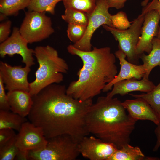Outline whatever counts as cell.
Returning a JSON list of instances; mask_svg holds the SVG:
<instances>
[{"mask_svg":"<svg viewBox=\"0 0 160 160\" xmlns=\"http://www.w3.org/2000/svg\"><path fill=\"white\" fill-rule=\"evenodd\" d=\"M65 85L53 84L32 96L29 121L42 130L47 139L63 134L79 142L89 134L86 117L92 99L83 101L66 93Z\"/></svg>","mask_w":160,"mask_h":160,"instance_id":"cell-1","label":"cell"},{"mask_svg":"<svg viewBox=\"0 0 160 160\" xmlns=\"http://www.w3.org/2000/svg\"><path fill=\"white\" fill-rule=\"evenodd\" d=\"M70 54L79 57L83 63L77 72L78 79L71 82L67 93L75 99L85 101L98 95L117 75L116 57L109 47H93L85 51L70 44L67 48Z\"/></svg>","mask_w":160,"mask_h":160,"instance_id":"cell-2","label":"cell"},{"mask_svg":"<svg viewBox=\"0 0 160 160\" xmlns=\"http://www.w3.org/2000/svg\"><path fill=\"white\" fill-rule=\"evenodd\" d=\"M117 98L99 97L90 107L86 123L90 133L118 149L129 144L136 121L127 113Z\"/></svg>","mask_w":160,"mask_h":160,"instance_id":"cell-3","label":"cell"},{"mask_svg":"<svg viewBox=\"0 0 160 160\" xmlns=\"http://www.w3.org/2000/svg\"><path fill=\"white\" fill-rule=\"evenodd\" d=\"M34 55L39 66L35 73V80L29 83V92L31 96L49 85L62 82L63 74L67 73L69 70L66 61L50 46H36Z\"/></svg>","mask_w":160,"mask_h":160,"instance_id":"cell-4","label":"cell"},{"mask_svg":"<svg viewBox=\"0 0 160 160\" xmlns=\"http://www.w3.org/2000/svg\"><path fill=\"white\" fill-rule=\"evenodd\" d=\"M47 140L44 148L29 151V160H75L80 154L79 142L69 135H60Z\"/></svg>","mask_w":160,"mask_h":160,"instance_id":"cell-5","label":"cell"},{"mask_svg":"<svg viewBox=\"0 0 160 160\" xmlns=\"http://www.w3.org/2000/svg\"><path fill=\"white\" fill-rule=\"evenodd\" d=\"M145 15L141 14L140 15L127 29H120L105 25H102L118 41L119 49L125 54L128 61L137 65L140 58L136 53V47L141 35Z\"/></svg>","mask_w":160,"mask_h":160,"instance_id":"cell-6","label":"cell"},{"mask_svg":"<svg viewBox=\"0 0 160 160\" xmlns=\"http://www.w3.org/2000/svg\"><path fill=\"white\" fill-rule=\"evenodd\" d=\"M22 36L28 43L40 42L54 32L51 18L45 12L28 11L19 28Z\"/></svg>","mask_w":160,"mask_h":160,"instance_id":"cell-7","label":"cell"},{"mask_svg":"<svg viewBox=\"0 0 160 160\" xmlns=\"http://www.w3.org/2000/svg\"><path fill=\"white\" fill-rule=\"evenodd\" d=\"M108 0H96L95 7L89 15L84 36L73 45L77 49L85 51L92 50L91 39L95 31L100 26L106 25L113 27L111 15L108 12Z\"/></svg>","mask_w":160,"mask_h":160,"instance_id":"cell-8","label":"cell"},{"mask_svg":"<svg viewBox=\"0 0 160 160\" xmlns=\"http://www.w3.org/2000/svg\"><path fill=\"white\" fill-rule=\"evenodd\" d=\"M28 44L20 34L19 28L14 27L11 36L0 44V56L4 58L6 55L12 57L19 55L22 57V63L30 67L35 64L34 50L29 48Z\"/></svg>","mask_w":160,"mask_h":160,"instance_id":"cell-9","label":"cell"},{"mask_svg":"<svg viewBox=\"0 0 160 160\" xmlns=\"http://www.w3.org/2000/svg\"><path fill=\"white\" fill-rule=\"evenodd\" d=\"M30 67L21 65L12 66L7 63L0 61V77L8 91L22 90L29 92V83L28 75Z\"/></svg>","mask_w":160,"mask_h":160,"instance_id":"cell-10","label":"cell"},{"mask_svg":"<svg viewBox=\"0 0 160 160\" xmlns=\"http://www.w3.org/2000/svg\"><path fill=\"white\" fill-rule=\"evenodd\" d=\"M78 147L80 154L90 160H108L118 149L113 144L92 136L83 137Z\"/></svg>","mask_w":160,"mask_h":160,"instance_id":"cell-11","label":"cell"},{"mask_svg":"<svg viewBox=\"0 0 160 160\" xmlns=\"http://www.w3.org/2000/svg\"><path fill=\"white\" fill-rule=\"evenodd\" d=\"M18 132L16 144L20 150H39L47 145V140L42 130L30 121L24 123Z\"/></svg>","mask_w":160,"mask_h":160,"instance_id":"cell-12","label":"cell"},{"mask_svg":"<svg viewBox=\"0 0 160 160\" xmlns=\"http://www.w3.org/2000/svg\"><path fill=\"white\" fill-rule=\"evenodd\" d=\"M160 21V16L155 10H151L145 15L136 49V53L139 57L145 52L149 54L152 50V41L157 36Z\"/></svg>","mask_w":160,"mask_h":160,"instance_id":"cell-13","label":"cell"},{"mask_svg":"<svg viewBox=\"0 0 160 160\" xmlns=\"http://www.w3.org/2000/svg\"><path fill=\"white\" fill-rule=\"evenodd\" d=\"M114 54L119 61L120 70L114 79L106 85L102 91L103 92L111 91L113 84L117 82L131 78L140 80L146 73L145 68L143 64L138 65L127 61L125 59L126 55L121 50L119 49L116 51Z\"/></svg>","mask_w":160,"mask_h":160,"instance_id":"cell-14","label":"cell"},{"mask_svg":"<svg viewBox=\"0 0 160 160\" xmlns=\"http://www.w3.org/2000/svg\"><path fill=\"white\" fill-rule=\"evenodd\" d=\"M122 104L128 113L129 116L137 121L138 120L151 121L157 125L160 123L158 114L144 99L137 98L126 100Z\"/></svg>","mask_w":160,"mask_h":160,"instance_id":"cell-15","label":"cell"},{"mask_svg":"<svg viewBox=\"0 0 160 160\" xmlns=\"http://www.w3.org/2000/svg\"><path fill=\"white\" fill-rule=\"evenodd\" d=\"M155 87L152 81L144 76L140 80L135 78L126 79L114 84L112 89L107 93L106 96L112 98L116 95L124 96L130 92L136 91L147 93Z\"/></svg>","mask_w":160,"mask_h":160,"instance_id":"cell-16","label":"cell"},{"mask_svg":"<svg viewBox=\"0 0 160 160\" xmlns=\"http://www.w3.org/2000/svg\"><path fill=\"white\" fill-rule=\"evenodd\" d=\"M10 110L21 116H28L33 103L29 92L22 90L9 91L7 93Z\"/></svg>","mask_w":160,"mask_h":160,"instance_id":"cell-17","label":"cell"},{"mask_svg":"<svg viewBox=\"0 0 160 160\" xmlns=\"http://www.w3.org/2000/svg\"><path fill=\"white\" fill-rule=\"evenodd\" d=\"M152 44V48L150 52L147 55L143 53L140 56L146 71L144 76L148 79L153 68L158 66L160 69V39L154 37Z\"/></svg>","mask_w":160,"mask_h":160,"instance_id":"cell-18","label":"cell"},{"mask_svg":"<svg viewBox=\"0 0 160 160\" xmlns=\"http://www.w3.org/2000/svg\"><path fill=\"white\" fill-rule=\"evenodd\" d=\"M152 157L145 156L138 146L129 144L117 149L108 160H152Z\"/></svg>","mask_w":160,"mask_h":160,"instance_id":"cell-19","label":"cell"},{"mask_svg":"<svg viewBox=\"0 0 160 160\" xmlns=\"http://www.w3.org/2000/svg\"><path fill=\"white\" fill-rule=\"evenodd\" d=\"M27 121L25 117L12 111L0 110V129L9 128L19 132Z\"/></svg>","mask_w":160,"mask_h":160,"instance_id":"cell-20","label":"cell"},{"mask_svg":"<svg viewBox=\"0 0 160 160\" xmlns=\"http://www.w3.org/2000/svg\"><path fill=\"white\" fill-rule=\"evenodd\" d=\"M30 0H0V15L5 17L16 16L19 11L27 8Z\"/></svg>","mask_w":160,"mask_h":160,"instance_id":"cell-21","label":"cell"},{"mask_svg":"<svg viewBox=\"0 0 160 160\" xmlns=\"http://www.w3.org/2000/svg\"><path fill=\"white\" fill-rule=\"evenodd\" d=\"M135 98H141L145 100L155 111L160 118V82L151 91L140 94H130Z\"/></svg>","mask_w":160,"mask_h":160,"instance_id":"cell-22","label":"cell"},{"mask_svg":"<svg viewBox=\"0 0 160 160\" xmlns=\"http://www.w3.org/2000/svg\"><path fill=\"white\" fill-rule=\"evenodd\" d=\"M89 15L85 12L71 9H65L62 18L68 24L87 26Z\"/></svg>","mask_w":160,"mask_h":160,"instance_id":"cell-23","label":"cell"},{"mask_svg":"<svg viewBox=\"0 0 160 160\" xmlns=\"http://www.w3.org/2000/svg\"><path fill=\"white\" fill-rule=\"evenodd\" d=\"M63 0H30L27 8L28 11L47 12L54 15L57 4Z\"/></svg>","mask_w":160,"mask_h":160,"instance_id":"cell-24","label":"cell"},{"mask_svg":"<svg viewBox=\"0 0 160 160\" xmlns=\"http://www.w3.org/2000/svg\"><path fill=\"white\" fill-rule=\"evenodd\" d=\"M65 9H74L90 15L96 5V0H63Z\"/></svg>","mask_w":160,"mask_h":160,"instance_id":"cell-25","label":"cell"},{"mask_svg":"<svg viewBox=\"0 0 160 160\" xmlns=\"http://www.w3.org/2000/svg\"><path fill=\"white\" fill-rule=\"evenodd\" d=\"M16 136L9 142L0 147V160H13L15 159L20 150L16 144Z\"/></svg>","mask_w":160,"mask_h":160,"instance_id":"cell-26","label":"cell"},{"mask_svg":"<svg viewBox=\"0 0 160 160\" xmlns=\"http://www.w3.org/2000/svg\"><path fill=\"white\" fill-rule=\"evenodd\" d=\"M87 26L68 24L67 30L69 40L74 44L80 41L85 33Z\"/></svg>","mask_w":160,"mask_h":160,"instance_id":"cell-27","label":"cell"},{"mask_svg":"<svg viewBox=\"0 0 160 160\" xmlns=\"http://www.w3.org/2000/svg\"><path fill=\"white\" fill-rule=\"evenodd\" d=\"M113 27L120 29H125L131 25L125 13L122 12L111 15Z\"/></svg>","mask_w":160,"mask_h":160,"instance_id":"cell-28","label":"cell"},{"mask_svg":"<svg viewBox=\"0 0 160 160\" xmlns=\"http://www.w3.org/2000/svg\"><path fill=\"white\" fill-rule=\"evenodd\" d=\"M5 89L4 85L0 77V110L10 111V108Z\"/></svg>","mask_w":160,"mask_h":160,"instance_id":"cell-29","label":"cell"},{"mask_svg":"<svg viewBox=\"0 0 160 160\" xmlns=\"http://www.w3.org/2000/svg\"><path fill=\"white\" fill-rule=\"evenodd\" d=\"M156 11L160 16V0H152L149 2L142 9L141 14L145 15L151 10ZM158 38L160 39V24L159 31L157 36Z\"/></svg>","mask_w":160,"mask_h":160,"instance_id":"cell-30","label":"cell"},{"mask_svg":"<svg viewBox=\"0 0 160 160\" xmlns=\"http://www.w3.org/2000/svg\"><path fill=\"white\" fill-rule=\"evenodd\" d=\"M17 134L14 130L11 129H0V147H1L14 138Z\"/></svg>","mask_w":160,"mask_h":160,"instance_id":"cell-31","label":"cell"},{"mask_svg":"<svg viewBox=\"0 0 160 160\" xmlns=\"http://www.w3.org/2000/svg\"><path fill=\"white\" fill-rule=\"evenodd\" d=\"M12 22L7 20L0 24V43L4 42L9 37L11 32Z\"/></svg>","mask_w":160,"mask_h":160,"instance_id":"cell-32","label":"cell"},{"mask_svg":"<svg viewBox=\"0 0 160 160\" xmlns=\"http://www.w3.org/2000/svg\"><path fill=\"white\" fill-rule=\"evenodd\" d=\"M128 0H108V3L110 8H115L119 9L124 7V4Z\"/></svg>","mask_w":160,"mask_h":160,"instance_id":"cell-33","label":"cell"},{"mask_svg":"<svg viewBox=\"0 0 160 160\" xmlns=\"http://www.w3.org/2000/svg\"><path fill=\"white\" fill-rule=\"evenodd\" d=\"M29 151L20 150L15 159L17 160H29Z\"/></svg>","mask_w":160,"mask_h":160,"instance_id":"cell-34","label":"cell"},{"mask_svg":"<svg viewBox=\"0 0 160 160\" xmlns=\"http://www.w3.org/2000/svg\"><path fill=\"white\" fill-rule=\"evenodd\" d=\"M155 133L157 137V141L156 144L153 149L154 152L157 151L160 147V123L157 125L155 131Z\"/></svg>","mask_w":160,"mask_h":160,"instance_id":"cell-35","label":"cell"},{"mask_svg":"<svg viewBox=\"0 0 160 160\" xmlns=\"http://www.w3.org/2000/svg\"><path fill=\"white\" fill-rule=\"evenodd\" d=\"M150 0H143L141 2V5L143 7L145 6L148 4Z\"/></svg>","mask_w":160,"mask_h":160,"instance_id":"cell-36","label":"cell"}]
</instances>
